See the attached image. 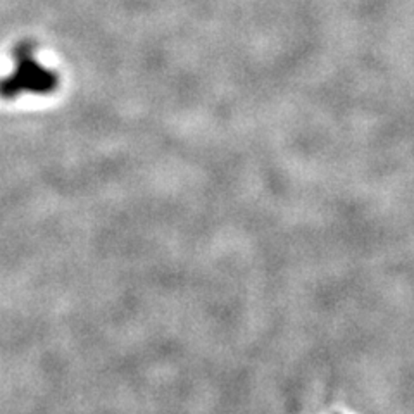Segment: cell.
<instances>
[{
	"label": "cell",
	"mask_w": 414,
	"mask_h": 414,
	"mask_svg": "<svg viewBox=\"0 0 414 414\" xmlns=\"http://www.w3.org/2000/svg\"><path fill=\"white\" fill-rule=\"evenodd\" d=\"M55 85V76L52 73L46 71V69H40L36 64L31 60H26L19 75L16 76V80H12L11 83H7L6 95H14L19 90H30V92H48L52 90Z\"/></svg>",
	"instance_id": "1"
}]
</instances>
